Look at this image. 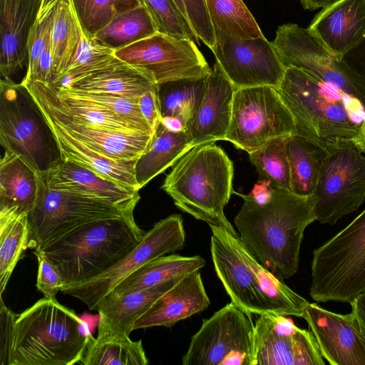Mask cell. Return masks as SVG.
Returning <instances> with one entry per match:
<instances>
[{
    "instance_id": "1f68e13d",
    "label": "cell",
    "mask_w": 365,
    "mask_h": 365,
    "mask_svg": "<svg viewBox=\"0 0 365 365\" xmlns=\"http://www.w3.org/2000/svg\"><path fill=\"white\" fill-rule=\"evenodd\" d=\"M206 78L179 79L157 84L160 119L178 118L189 132L202 97Z\"/></svg>"
},
{
    "instance_id": "9c48e42d",
    "label": "cell",
    "mask_w": 365,
    "mask_h": 365,
    "mask_svg": "<svg viewBox=\"0 0 365 365\" xmlns=\"http://www.w3.org/2000/svg\"><path fill=\"white\" fill-rule=\"evenodd\" d=\"M133 213L103 200L52 189L41 175L38 199L29 214V248L42 250L87 224Z\"/></svg>"
},
{
    "instance_id": "f5cc1de1",
    "label": "cell",
    "mask_w": 365,
    "mask_h": 365,
    "mask_svg": "<svg viewBox=\"0 0 365 365\" xmlns=\"http://www.w3.org/2000/svg\"><path fill=\"white\" fill-rule=\"evenodd\" d=\"M163 125L172 131L185 130L182 122L175 118H163L160 119Z\"/></svg>"
},
{
    "instance_id": "8fae6325",
    "label": "cell",
    "mask_w": 365,
    "mask_h": 365,
    "mask_svg": "<svg viewBox=\"0 0 365 365\" xmlns=\"http://www.w3.org/2000/svg\"><path fill=\"white\" fill-rule=\"evenodd\" d=\"M295 133L294 118L275 88L261 86L235 91L225 140L249 153L273 138Z\"/></svg>"
},
{
    "instance_id": "7402d4cb",
    "label": "cell",
    "mask_w": 365,
    "mask_h": 365,
    "mask_svg": "<svg viewBox=\"0 0 365 365\" xmlns=\"http://www.w3.org/2000/svg\"><path fill=\"white\" fill-rule=\"evenodd\" d=\"M308 28L331 51L343 56L365 37V0H336L323 7Z\"/></svg>"
},
{
    "instance_id": "ba28073f",
    "label": "cell",
    "mask_w": 365,
    "mask_h": 365,
    "mask_svg": "<svg viewBox=\"0 0 365 365\" xmlns=\"http://www.w3.org/2000/svg\"><path fill=\"white\" fill-rule=\"evenodd\" d=\"M0 143L41 173L61 160L53 132L28 89L21 83L0 82Z\"/></svg>"
},
{
    "instance_id": "484cf974",
    "label": "cell",
    "mask_w": 365,
    "mask_h": 365,
    "mask_svg": "<svg viewBox=\"0 0 365 365\" xmlns=\"http://www.w3.org/2000/svg\"><path fill=\"white\" fill-rule=\"evenodd\" d=\"M39 108L73 137L115 160H137L145 150L153 135V133L140 131L127 132L81 124L54 117L41 107Z\"/></svg>"
},
{
    "instance_id": "30bf717a",
    "label": "cell",
    "mask_w": 365,
    "mask_h": 365,
    "mask_svg": "<svg viewBox=\"0 0 365 365\" xmlns=\"http://www.w3.org/2000/svg\"><path fill=\"white\" fill-rule=\"evenodd\" d=\"M272 43L285 68L304 71L356 98L365 108L364 81L309 28L296 24L279 26Z\"/></svg>"
},
{
    "instance_id": "3957f363",
    "label": "cell",
    "mask_w": 365,
    "mask_h": 365,
    "mask_svg": "<svg viewBox=\"0 0 365 365\" xmlns=\"http://www.w3.org/2000/svg\"><path fill=\"white\" fill-rule=\"evenodd\" d=\"M276 89L294 118L295 134L327 150L351 141L365 119L358 100L302 69L286 68Z\"/></svg>"
},
{
    "instance_id": "603a6c76",
    "label": "cell",
    "mask_w": 365,
    "mask_h": 365,
    "mask_svg": "<svg viewBox=\"0 0 365 365\" xmlns=\"http://www.w3.org/2000/svg\"><path fill=\"white\" fill-rule=\"evenodd\" d=\"M210 304L201 274L195 271L159 297L136 321L134 330L154 327L170 328L205 310Z\"/></svg>"
},
{
    "instance_id": "2e32d148",
    "label": "cell",
    "mask_w": 365,
    "mask_h": 365,
    "mask_svg": "<svg viewBox=\"0 0 365 365\" xmlns=\"http://www.w3.org/2000/svg\"><path fill=\"white\" fill-rule=\"evenodd\" d=\"M216 62L236 89L269 86L277 88L286 68L263 35L251 39L215 36Z\"/></svg>"
},
{
    "instance_id": "d4e9b609",
    "label": "cell",
    "mask_w": 365,
    "mask_h": 365,
    "mask_svg": "<svg viewBox=\"0 0 365 365\" xmlns=\"http://www.w3.org/2000/svg\"><path fill=\"white\" fill-rule=\"evenodd\" d=\"M185 276L125 295L103 298L96 308L99 314L98 330L129 336L134 330L136 321Z\"/></svg>"
},
{
    "instance_id": "74e56055",
    "label": "cell",
    "mask_w": 365,
    "mask_h": 365,
    "mask_svg": "<svg viewBox=\"0 0 365 365\" xmlns=\"http://www.w3.org/2000/svg\"><path fill=\"white\" fill-rule=\"evenodd\" d=\"M287 138H273L248 154L262 180L267 181L272 187L290 190Z\"/></svg>"
},
{
    "instance_id": "f35d334b",
    "label": "cell",
    "mask_w": 365,
    "mask_h": 365,
    "mask_svg": "<svg viewBox=\"0 0 365 365\" xmlns=\"http://www.w3.org/2000/svg\"><path fill=\"white\" fill-rule=\"evenodd\" d=\"M78 19L89 38L120 13L135 8L139 0H71Z\"/></svg>"
},
{
    "instance_id": "ee69618b",
    "label": "cell",
    "mask_w": 365,
    "mask_h": 365,
    "mask_svg": "<svg viewBox=\"0 0 365 365\" xmlns=\"http://www.w3.org/2000/svg\"><path fill=\"white\" fill-rule=\"evenodd\" d=\"M38 260L36 287L47 298H56L64 283L58 269L40 250H34Z\"/></svg>"
},
{
    "instance_id": "7c38bea8",
    "label": "cell",
    "mask_w": 365,
    "mask_h": 365,
    "mask_svg": "<svg viewBox=\"0 0 365 365\" xmlns=\"http://www.w3.org/2000/svg\"><path fill=\"white\" fill-rule=\"evenodd\" d=\"M255 323L232 302L204 319L182 365H252Z\"/></svg>"
},
{
    "instance_id": "f1b7e54d",
    "label": "cell",
    "mask_w": 365,
    "mask_h": 365,
    "mask_svg": "<svg viewBox=\"0 0 365 365\" xmlns=\"http://www.w3.org/2000/svg\"><path fill=\"white\" fill-rule=\"evenodd\" d=\"M192 142L188 131H172L160 120L145 150L135 164V178L139 189L173 166L193 148Z\"/></svg>"
},
{
    "instance_id": "5bb4252c",
    "label": "cell",
    "mask_w": 365,
    "mask_h": 365,
    "mask_svg": "<svg viewBox=\"0 0 365 365\" xmlns=\"http://www.w3.org/2000/svg\"><path fill=\"white\" fill-rule=\"evenodd\" d=\"M185 242L182 216L169 215L155 223L133 250L105 272L83 282L63 285L61 292L78 299L90 310H96L100 302L127 276L153 259L182 250Z\"/></svg>"
},
{
    "instance_id": "d6986e66",
    "label": "cell",
    "mask_w": 365,
    "mask_h": 365,
    "mask_svg": "<svg viewBox=\"0 0 365 365\" xmlns=\"http://www.w3.org/2000/svg\"><path fill=\"white\" fill-rule=\"evenodd\" d=\"M41 0H0V73L13 80L28 64L30 32ZM14 81V80H13Z\"/></svg>"
},
{
    "instance_id": "c3c4849f",
    "label": "cell",
    "mask_w": 365,
    "mask_h": 365,
    "mask_svg": "<svg viewBox=\"0 0 365 365\" xmlns=\"http://www.w3.org/2000/svg\"><path fill=\"white\" fill-rule=\"evenodd\" d=\"M343 58L365 82V37Z\"/></svg>"
},
{
    "instance_id": "816d5d0a",
    "label": "cell",
    "mask_w": 365,
    "mask_h": 365,
    "mask_svg": "<svg viewBox=\"0 0 365 365\" xmlns=\"http://www.w3.org/2000/svg\"><path fill=\"white\" fill-rule=\"evenodd\" d=\"M351 142L361 152L365 154V119Z\"/></svg>"
},
{
    "instance_id": "6da1fadb",
    "label": "cell",
    "mask_w": 365,
    "mask_h": 365,
    "mask_svg": "<svg viewBox=\"0 0 365 365\" xmlns=\"http://www.w3.org/2000/svg\"><path fill=\"white\" fill-rule=\"evenodd\" d=\"M234 193L244 202L234 219L238 235L255 259L281 280L294 275L305 229L317 220V197L270 186L268 198Z\"/></svg>"
},
{
    "instance_id": "4dcf8cb0",
    "label": "cell",
    "mask_w": 365,
    "mask_h": 365,
    "mask_svg": "<svg viewBox=\"0 0 365 365\" xmlns=\"http://www.w3.org/2000/svg\"><path fill=\"white\" fill-rule=\"evenodd\" d=\"M287 150L290 168V190L301 196L314 195L328 150L297 134L288 136Z\"/></svg>"
},
{
    "instance_id": "60d3db41",
    "label": "cell",
    "mask_w": 365,
    "mask_h": 365,
    "mask_svg": "<svg viewBox=\"0 0 365 365\" xmlns=\"http://www.w3.org/2000/svg\"><path fill=\"white\" fill-rule=\"evenodd\" d=\"M150 13L160 33L199 44V38L174 0H139Z\"/></svg>"
},
{
    "instance_id": "52a82bcc",
    "label": "cell",
    "mask_w": 365,
    "mask_h": 365,
    "mask_svg": "<svg viewBox=\"0 0 365 365\" xmlns=\"http://www.w3.org/2000/svg\"><path fill=\"white\" fill-rule=\"evenodd\" d=\"M309 294L319 302H348L365 292V209L313 251Z\"/></svg>"
},
{
    "instance_id": "7a4b0ae2",
    "label": "cell",
    "mask_w": 365,
    "mask_h": 365,
    "mask_svg": "<svg viewBox=\"0 0 365 365\" xmlns=\"http://www.w3.org/2000/svg\"><path fill=\"white\" fill-rule=\"evenodd\" d=\"M215 271L231 302L245 312L302 317L309 302L261 264L238 235L210 226Z\"/></svg>"
},
{
    "instance_id": "11a10c76",
    "label": "cell",
    "mask_w": 365,
    "mask_h": 365,
    "mask_svg": "<svg viewBox=\"0 0 365 365\" xmlns=\"http://www.w3.org/2000/svg\"><path fill=\"white\" fill-rule=\"evenodd\" d=\"M359 334L360 339L362 341V344H363L364 346L365 347V328L363 327L360 324H359Z\"/></svg>"
},
{
    "instance_id": "f907efd6",
    "label": "cell",
    "mask_w": 365,
    "mask_h": 365,
    "mask_svg": "<svg viewBox=\"0 0 365 365\" xmlns=\"http://www.w3.org/2000/svg\"><path fill=\"white\" fill-rule=\"evenodd\" d=\"M336 0H299L304 9L313 11L323 8Z\"/></svg>"
},
{
    "instance_id": "8d00e7d4",
    "label": "cell",
    "mask_w": 365,
    "mask_h": 365,
    "mask_svg": "<svg viewBox=\"0 0 365 365\" xmlns=\"http://www.w3.org/2000/svg\"><path fill=\"white\" fill-rule=\"evenodd\" d=\"M215 36L251 39L263 36L242 0H205Z\"/></svg>"
},
{
    "instance_id": "681fc988",
    "label": "cell",
    "mask_w": 365,
    "mask_h": 365,
    "mask_svg": "<svg viewBox=\"0 0 365 365\" xmlns=\"http://www.w3.org/2000/svg\"><path fill=\"white\" fill-rule=\"evenodd\" d=\"M350 304L351 312L359 324L365 328V292L359 294Z\"/></svg>"
},
{
    "instance_id": "d6a6232c",
    "label": "cell",
    "mask_w": 365,
    "mask_h": 365,
    "mask_svg": "<svg viewBox=\"0 0 365 365\" xmlns=\"http://www.w3.org/2000/svg\"><path fill=\"white\" fill-rule=\"evenodd\" d=\"M84 365H148L149 360L142 341L129 336L98 330L80 361Z\"/></svg>"
},
{
    "instance_id": "cb8c5ba5",
    "label": "cell",
    "mask_w": 365,
    "mask_h": 365,
    "mask_svg": "<svg viewBox=\"0 0 365 365\" xmlns=\"http://www.w3.org/2000/svg\"><path fill=\"white\" fill-rule=\"evenodd\" d=\"M41 112L53 132L61 160L73 162L105 179L140 190L135 178L137 160L108 158L73 137L49 115Z\"/></svg>"
},
{
    "instance_id": "836d02e7",
    "label": "cell",
    "mask_w": 365,
    "mask_h": 365,
    "mask_svg": "<svg viewBox=\"0 0 365 365\" xmlns=\"http://www.w3.org/2000/svg\"><path fill=\"white\" fill-rule=\"evenodd\" d=\"M29 213L0 210V294L2 296L24 252L29 248Z\"/></svg>"
},
{
    "instance_id": "e0dca14e",
    "label": "cell",
    "mask_w": 365,
    "mask_h": 365,
    "mask_svg": "<svg viewBox=\"0 0 365 365\" xmlns=\"http://www.w3.org/2000/svg\"><path fill=\"white\" fill-rule=\"evenodd\" d=\"M312 331L286 316L264 314L255 322L252 365H324Z\"/></svg>"
},
{
    "instance_id": "7bdbcfd3",
    "label": "cell",
    "mask_w": 365,
    "mask_h": 365,
    "mask_svg": "<svg viewBox=\"0 0 365 365\" xmlns=\"http://www.w3.org/2000/svg\"><path fill=\"white\" fill-rule=\"evenodd\" d=\"M188 22L193 31L212 51L215 35L207 10L205 0H182Z\"/></svg>"
},
{
    "instance_id": "44dd1931",
    "label": "cell",
    "mask_w": 365,
    "mask_h": 365,
    "mask_svg": "<svg viewBox=\"0 0 365 365\" xmlns=\"http://www.w3.org/2000/svg\"><path fill=\"white\" fill-rule=\"evenodd\" d=\"M41 174L52 189L103 200L127 210H134L140 200L138 190L105 179L67 160H61Z\"/></svg>"
},
{
    "instance_id": "4316f807",
    "label": "cell",
    "mask_w": 365,
    "mask_h": 365,
    "mask_svg": "<svg viewBox=\"0 0 365 365\" xmlns=\"http://www.w3.org/2000/svg\"><path fill=\"white\" fill-rule=\"evenodd\" d=\"M155 85L148 73L118 58L108 66L58 89L71 92L112 93L138 98Z\"/></svg>"
},
{
    "instance_id": "b9f144b4",
    "label": "cell",
    "mask_w": 365,
    "mask_h": 365,
    "mask_svg": "<svg viewBox=\"0 0 365 365\" xmlns=\"http://www.w3.org/2000/svg\"><path fill=\"white\" fill-rule=\"evenodd\" d=\"M68 92L106 108L122 118L135 124L143 132L153 133V128L141 113L138 98L105 93Z\"/></svg>"
},
{
    "instance_id": "8992f818",
    "label": "cell",
    "mask_w": 365,
    "mask_h": 365,
    "mask_svg": "<svg viewBox=\"0 0 365 365\" xmlns=\"http://www.w3.org/2000/svg\"><path fill=\"white\" fill-rule=\"evenodd\" d=\"M145 234L133 213L87 224L40 251L58 269L63 285H70L105 272L133 250Z\"/></svg>"
},
{
    "instance_id": "5b68a950",
    "label": "cell",
    "mask_w": 365,
    "mask_h": 365,
    "mask_svg": "<svg viewBox=\"0 0 365 365\" xmlns=\"http://www.w3.org/2000/svg\"><path fill=\"white\" fill-rule=\"evenodd\" d=\"M234 167L215 143L193 147L173 165L162 185L175 206L209 226L237 233L224 213L234 190Z\"/></svg>"
},
{
    "instance_id": "ffe728a7",
    "label": "cell",
    "mask_w": 365,
    "mask_h": 365,
    "mask_svg": "<svg viewBox=\"0 0 365 365\" xmlns=\"http://www.w3.org/2000/svg\"><path fill=\"white\" fill-rule=\"evenodd\" d=\"M235 90L216 62L206 78L202 97L189 129L193 147L225 140Z\"/></svg>"
},
{
    "instance_id": "f546056e",
    "label": "cell",
    "mask_w": 365,
    "mask_h": 365,
    "mask_svg": "<svg viewBox=\"0 0 365 365\" xmlns=\"http://www.w3.org/2000/svg\"><path fill=\"white\" fill-rule=\"evenodd\" d=\"M205 265V259L198 255L185 257L173 254L160 257L133 272L106 297L122 296L147 289L178 276L198 271Z\"/></svg>"
},
{
    "instance_id": "83f0119b",
    "label": "cell",
    "mask_w": 365,
    "mask_h": 365,
    "mask_svg": "<svg viewBox=\"0 0 365 365\" xmlns=\"http://www.w3.org/2000/svg\"><path fill=\"white\" fill-rule=\"evenodd\" d=\"M41 174L23 157L4 150L0 161V210L16 209L29 214L39 193Z\"/></svg>"
},
{
    "instance_id": "ab89813d",
    "label": "cell",
    "mask_w": 365,
    "mask_h": 365,
    "mask_svg": "<svg viewBox=\"0 0 365 365\" xmlns=\"http://www.w3.org/2000/svg\"><path fill=\"white\" fill-rule=\"evenodd\" d=\"M58 0H41L28 43V64L24 79H34L38 60L51 38Z\"/></svg>"
},
{
    "instance_id": "277c9868",
    "label": "cell",
    "mask_w": 365,
    "mask_h": 365,
    "mask_svg": "<svg viewBox=\"0 0 365 365\" xmlns=\"http://www.w3.org/2000/svg\"><path fill=\"white\" fill-rule=\"evenodd\" d=\"M93 337L73 310L43 297L18 314L9 365H72L81 361Z\"/></svg>"
},
{
    "instance_id": "db71d44e",
    "label": "cell",
    "mask_w": 365,
    "mask_h": 365,
    "mask_svg": "<svg viewBox=\"0 0 365 365\" xmlns=\"http://www.w3.org/2000/svg\"><path fill=\"white\" fill-rule=\"evenodd\" d=\"M175 4H177L178 7L179 8L181 13L183 14V16L187 19L186 12L185 9L184 4L182 1V0H174ZM188 21V20H187Z\"/></svg>"
},
{
    "instance_id": "ac0fdd59",
    "label": "cell",
    "mask_w": 365,
    "mask_h": 365,
    "mask_svg": "<svg viewBox=\"0 0 365 365\" xmlns=\"http://www.w3.org/2000/svg\"><path fill=\"white\" fill-rule=\"evenodd\" d=\"M302 318L329 364L365 365V347L359 336V322L352 312L341 314L309 303Z\"/></svg>"
},
{
    "instance_id": "4fadbf2b",
    "label": "cell",
    "mask_w": 365,
    "mask_h": 365,
    "mask_svg": "<svg viewBox=\"0 0 365 365\" xmlns=\"http://www.w3.org/2000/svg\"><path fill=\"white\" fill-rule=\"evenodd\" d=\"M327 150L314 195L317 220L334 225L365 200V154L351 141Z\"/></svg>"
},
{
    "instance_id": "7dc6e473",
    "label": "cell",
    "mask_w": 365,
    "mask_h": 365,
    "mask_svg": "<svg viewBox=\"0 0 365 365\" xmlns=\"http://www.w3.org/2000/svg\"><path fill=\"white\" fill-rule=\"evenodd\" d=\"M53 56L51 38L46 48L38 60L36 73L34 79L44 83L51 84L53 80Z\"/></svg>"
},
{
    "instance_id": "f6af8a7d",
    "label": "cell",
    "mask_w": 365,
    "mask_h": 365,
    "mask_svg": "<svg viewBox=\"0 0 365 365\" xmlns=\"http://www.w3.org/2000/svg\"><path fill=\"white\" fill-rule=\"evenodd\" d=\"M0 304V365H9L13 329L18 314L6 306L2 296Z\"/></svg>"
},
{
    "instance_id": "9a60e30c",
    "label": "cell",
    "mask_w": 365,
    "mask_h": 365,
    "mask_svg": "<svg viewBox=\"0 0 365 365\" xmlns=\"http://www.w3.org/2000/svg\"><path fill=\"white\" fill-rule=\"evenodd\" d=\"M114 53L123 62L148 73L156 84L205 78L212 71L195 41L160 32Z\"/></svg>"
},
{
    "instance_id": "d590c367",
    "label": "cell",
    "mask_w": 365,
    "mask_h": 365,
    "mask_svg": "<svg viewBox=\"0 0 365 365\" xmlns=\"http://www.w3.org/2000/svg\"><path fill=\"white\" fill-rule=\"evenodd\" d=\"M83 31L71 0H58L51 36L53 81L64 73L76 55Z\"/></svg>"
},
{
    "instance_id": "e575fe53",
    "label": "cell",
    "mask_w": 365,
    "mask_h": 365,
    "mask_svg": "<svg viewBox=\"0 0 365 365\" xmlns=\"http://www.w3.org/2000/svg\"><path fill=\"white\" fill-rule=\"evenodd\" d=\"M158 32L151 15L140 4L117 15L93 39L100 45L116 51Z\"/></svg>"
},
{
    "instance_id": "bcb514c9",
    "label": "cell",
    "mask_w": 365,
    "mask_h": 365,
    "mask_svg": "<svg viewBox=\"0 0 365 365\" xmlns=\"http://www.w3.org/2000/svg\"><path fill=\"white\" fill-rule=\"evenodd\" d=\"M138 103L141 113L154 130L160 120L157 85L140 96L138 98Z\"/></svg>"
}]
</instances>
